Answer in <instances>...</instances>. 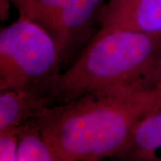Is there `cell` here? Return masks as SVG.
I'll return each mask as SVG.
<instances>
[{"label": "cell", "instance_id": "3", "mask_svg": "<svg viewBox=\"0 0 161 161\" xmlns=\"http://www.w3.org/2000/svg\"><path fill=\"white\" fill-rule=\"evenodd\" d=\"M64 63L55 41L37 23L18 18L0 31V91L50 95Z\"/></svg>", "mask_w": 161, "mask_h": 161}, {"label": "cell", "instance_id": "10", "mask_svg": "<svg viewBox=\"0 0 161 161\" xmlns=\"http://www.w3.org/2000/svg\"><path fill=\"white\" fill-rule=\"evenodd\" d=\"M150 86L161 90V54L150 80Z\"/></svg>", "mask_w": 161, "mask_h": 161}, {"label": "cell", "instance_id": "5", "mask_svg": "<svg viewBox=\"0 0 161 161\" xmlns=\"http://www.w3.org/2000/svg\"><path fill=\"white\" fill-rule=\"evenodd\" d=\"M99 29H125L161 36V0H108Z\"/></svg>", "mask_w": 161, "mask_h": 161}, {"label": "cell", "instance_id": "7", "mask_svg": "<svg viewBox=\"0 0 161 161\" xmlns=\"http://www.w3.org/2000/svg\"><path fill=\"white\" fill-rule=\"evenodd\" d=\"M115 161H161V101L141 118Z\"/></svg>", "mask_w": 161, "mask_h": 161}, {"label": "cell", "instance_id": "4", "mask_svg": "<svg viewBox=\"0 0 161 161\" xmlns=\"http://www.w3.org/2000/svg\"><path fill=\"white\" fill-rule=\"evenodd\" d=\"M19 16L50 35L64 65L71 64L99 30L106 0H12Z\"/></svg>", "mask_w": 161, "mask_h": 161}, {"label": "cell", "instance_id": "8", "mask_svg": "<svg viewBox=\"0 0 161 161\" xmlns=\"http://www.w3.org/2000/svg\"><path fill=\"white\" fill-rule=\"evenodd\" d=\"M16 161H60L36 126L20 129Z\"/></svg>", "mask_w": 161, "mask_h": 161}, {"label": "cell", "instance_id": "1", "mask_svg": "<svg viewBox=\"0 0 161 161\" xmlns=\"http://www.w3.org/2000/svg\"><path fill=\"white\" fill-rule=\"evenodd\" d=\"M160 101L161 90L154 87L89 96L52 106L35 126L60 161H102L123 149Z\"/></svg>", "mask_w": 161, "mask_h": 161}, {"label": "cell", "instance_id": "9", "mask_svg": "<svg viewBox=\"0 0 161 161\" xmlns=\"http://www.w3.org/2000/svg\"><path fill=\"white\" fill-rule=\"evenodd\" d=\"M20 130L0 131V161H16Z\"/></svg>", "mask_w": 161, "mask_h": 161}, {"label": "cell", "instance_id": "6", "mask_svg": "<svg viewBox=\"0 0 161 161\" xmlns=\"http://www.w3.org/2000/svg\"><path fill=\"white\" fill-rule=\"evenodd\" d=\"M54 106L50 95L26 90L0 91V131L35 126Z\"/></svg>", "mask_w": 161, "mask_h": 161}, {"label": "cell", "instance_id": "2", "mask_svg": "<svg viewBox=\"0 0 161 161\" xmlns=\"http://www.w3.org/2000/svg\"><path fill=\"white\" fill-rule=\"evenodd\" d=\"M160 54L161 36L99 29L56 81L54 105L151 87Z\"/></svg>", "mask_w": 161, "mask_h": 161}]
</instances>
